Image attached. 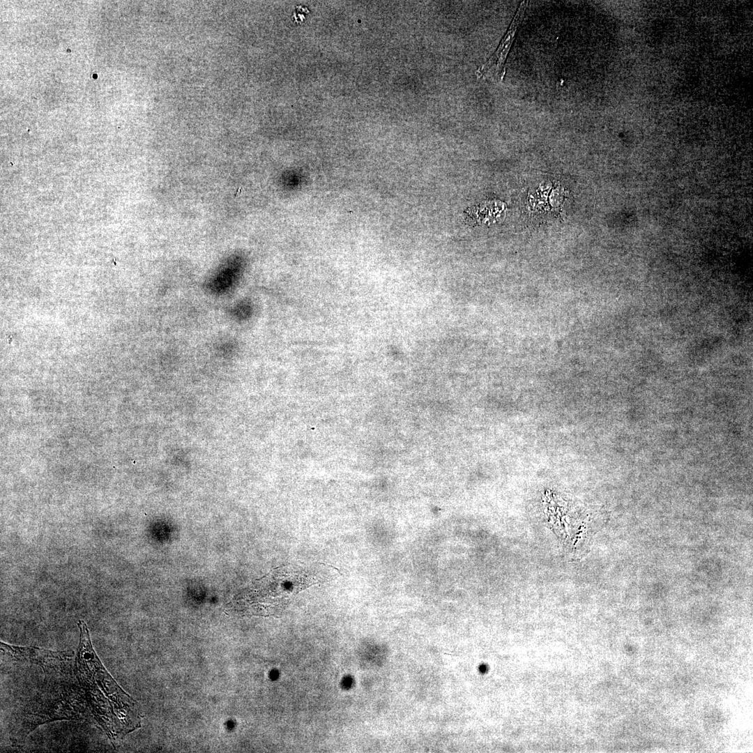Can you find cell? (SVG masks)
Wrapping results in <instances>:
<instances>
[{"instance_id":"4","label":"cell","mask_w":753,"mask_h":753,"mask_svg":"<svg viewBox=\"0 0 753 753\" xmlns=\"http://www.w3.org/2000/svg\"><path fill=\"white\" fill-rule=\"evenodd\" d=\"M527 1H522L519 7V9L508 29V31L503 40H501L497 50L489 58V59L482 66H480L476 71V75L477 77H481L492 68L495 67L496 74L501 80L503 79L505 73V61L512 43L513 40L515 38V33L518 24H519L522 17L525 11Z\"/></svg>"},{"instance_id":"1","label":"cell","mask_w":753,"mask_h":753,"mask_svg":"<svg viewBox=\"0 0 753 753\" xmlns=\"http://www.w3.org/2000/svg\"><path fill=\"white\" fill-rule=\"evenodd\" d=\"M77 625L80 637L76 656L77 675L96 720L114 740L139 727L137 709L132 699L102 666L91 645L86 623L79 621Z\"/></svg>"},{"instance_id":"2","label":"cell","mask_w":753,"mask_h":753,"mask_svg":"<svg viewBox=\"0 0 753 753\" xmlns=\"http://www.w3.org/2000/svg\"><path fill=\"white\" fill-rule=\"evenodd\" d=\"M306 569L296 565L275 568L238 595V601L255 613H267L268 609L284 604L291 596L317 584V579Z\"/></svg>"},{"instance_id":"3","label":"cell","mask_w":753,"mask_h":753,"mask_svg":"<svg viewBox=\"0 0 753 753\" xmlns=\"http://www.w3.org/2000/svg\"><path fill=\"white\" fill-rule=\"evenodd\" d=\"M1 649L17 661L40 666L44 672L63 669L73 655V653L69 651H53L34 646H17L3 642H1Z\"/></svg>"}]
</instances>
